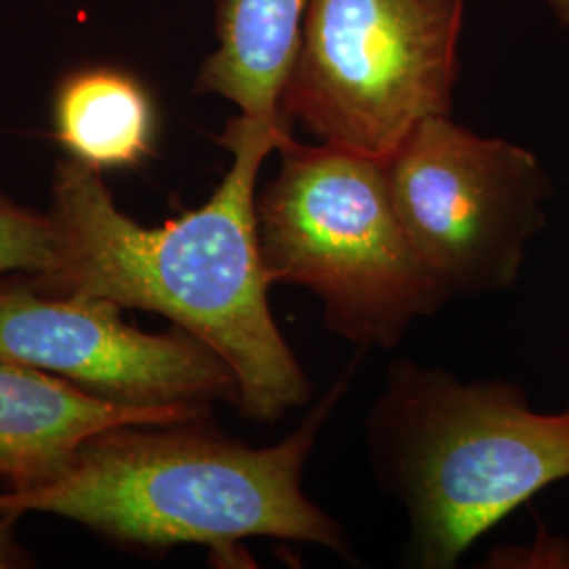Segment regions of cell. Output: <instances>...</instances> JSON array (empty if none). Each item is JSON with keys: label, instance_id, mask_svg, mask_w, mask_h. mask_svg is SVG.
Returning a JSON list of instances; mask_svg holds the SVG:
<instances>
[{"label": "cell", "instance_id": "6da1fadb", "mask_svg": "<svg viewBox=\"0 0 569 569\" xmlns=\"http://www.w3.org/2000/svg\"><path fill=\"white\" fill-rule=\"evenodd\" d=\"M289 131V122L244 114L228 121L218 138L232 154L222 182L203 204L157 228L122 213L102 173L63 159L49 207L58 260L30 281L47 296L163 315L224 359L237 407L251 420L274 422L306 406L312 385L272 317L256 220L260 169Z\"/></svg>", "mask_w": 569, "mask_h": 569}, {"label": "cell", "instance_id": "7a4b0ae2", "mask_svg": "<svg viewBox=\"0 0 569 569\" xmlns=\"http://www.w3.org/2000/svg\"><path fill=\"white\" fill-rule=\"evenodd\" d=\"M359 361H350L283 441L251 448L201 422L103 430L56 481L0 491V517L51 512L121 545H197L237 559L244 538L315 545L352 559L345 528L302 488L305 468Z\"/></svg>", "mask_w": 569, "mask_h": 569}, {"label": "cell", "instance_id": "3957f363", "mask_svg": "<svg viewBox=\"0 0 569 569\" xmlns=\"http://www.w3.org/2000/svg\"><path fill=\"white\" fill-rule=\"evenodd\" d=\"M366 441L378 486L406 510L416 568H456L510 512L569 479V406L538 411L512 382H460L413 361L388 369Z\"/></svg>", "mask_w": 569, "mask_h": 569}, {"label": "cell", "instance_id": "277c9868", "mask_svg": "<svg viewBox=\"0 0 569 569\" xmlns=\"http://www.w3.org/2000/svg\"><path fill=\"white\" fill-rule=\"evenodd\" d=\"M277 152L279 173L256 197L270 283L308 289L327 329L363 350L395 348L453 300L407 237L387 163L291 131Z\"/></svg>", "mask_w": 569, "mask_h": 569}, {"label": "cell", "instance_id": "5b68a950", "mask_svg": "<svg viewBox=\"0 0 569 569\" xmlns=\"http://www.w3.org/2000/svg\"><path fill=\"white\" fill-rule=\"evenodd\" d=\"M465 0H310L281 114L319 143L387 163L448 117Z\"/></svg>", "mask_w": 569, "mask_h": 569}, {"label": "cell", "instance_id": "8992f818", "mask_svg": "<svg viewBox=\"0 0 569 569\" xmlns=\"http://www.w3.org/2000/svg\"><path fill=\"white\" fill-rule=\"evenodd\" d=\"M409 241L449 296H488L521 277L547 226L549 176L533 152L448 117L420 122L387 161Z\"/></svg>", "mask_w": 569, "mask_h": 569}, {"label": "cell", "instance_id": "52a82bcc", "mask_svg": "<svg viewBox=\"0 0 569 569\" xmlns=\"http://www.w3.org/2000/svg\"><path fill=\"white\" fill-rule=\"evenodd\" d=\"M103 298L47 296L30 279H2L0 361L49 371L121 406H237V378L209 346L176 326L148 333Z\"/></svg>", "mask_w": 569, "mask_h": 569}, {"label": "cell", "instance_id": "ba28073f", "mask_svg": "<svg viewBox=\"0 0 569 569\" xmlns=\"http://www.w3.org/2000/svg\"><path fill=\"white\" fill-rule=\"evenodd\" d=\"M207 413L103 401L49 371L0 361V481L9 491L41 488L68 472L103 430L201 422Z\"/></svg>", "mask_w": 569, "mask_h": 569}, {"label": "cell", "instance_id": "9c48e42d", "mask_svg": "<svg viewBox=\"0 0 569 569\" xmlns=\"http://www.w3.org/2000/svg\"><path fill=\"white\" fill-rule=\"evenodd\" d=\"M308 2L220 0L218 44L201 63L194 91L224 98L244 117L284 121L281 98L298 56Z\"/></svg>", "mask_w": 569, "mask_h": 569}, {"label": "cell", "instance_id": "30bf717a", "mask_svg": "<svg viewBox=\"0 0 569 569\" xmlns=\"http://www.w3.org/2000/svg\"><path fill=\"white\" fill-rule=\"evenodd\" d=\"M51 124L66 159L102 176L138 169L157 152V102L119 66H81L63 74L53 91Z\"/></svg>", "mask_w": 569, "mask_h": 569}, {"label": "cell", "instance_id": "8fae6325", "mask_svg": "<svg viewBox=\"0 0 569 569\" xmlns=\"http://www.w3.org/2000/svg\"><path fill=\"white\" fill-rule=\"evenodd\" d=\"M58 260V226L42 213L13 201L0 190V274L41 277Z\"/></svg>", "mask_w": 569, "mask_h": 569}, {"label": "cell", "instance_id": "7c38bea8", "mask_svg": "<svg viewBox=\"0 0 569 569\" xmlns=\"http://www.w3.org/2000/svg\"><path fill=\"white\" fill-rule=\"evenodd\" d=\"M489 561L496 568H569V540L542 529L529 549L496 550L489 555Z\"/></svg>", "mask_w": 569, "mask_h": 569}, {"label": "cell", "instance_id": "4fadbf2b", "mask_svg": "<svg viewBox=\"0 0 569 569\" xmlns=\"http://www.w3.org/2000/svg\"><path fill=\"white\" fill-rule=\"evenodd\" d=\"M18 519L13 517H0V569L21 568L28 563V555L21 550L13 526Z\"/></svg>", "mask_w": 569, "mask_h": 569}, {"label": "cell", "instance_id": "5bb4252c", "mask_svg": "<svg viewBox=\"0 0 569 569\" xmlns=\"http://www.w3.org/2000/svg\"><path fill=\"white\" fill-rule=\"evenodd\" d=\"M550 9L555 11L557 20L569 28V0H549Z\"/></svg>", "mask_w": 569, "mask_h": 569}]
</instances>
